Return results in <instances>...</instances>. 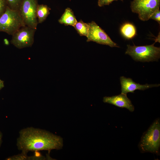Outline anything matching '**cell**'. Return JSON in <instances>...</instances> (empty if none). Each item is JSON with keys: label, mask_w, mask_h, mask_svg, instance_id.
I'll use <instances>...</instances> for the list:
<instances>
[{"label": "cell", "mask_w": 160, "mask_h": 160, "mask_svg": "<svg viewBox=\"0 0 160 160\" xmlns=\"http://www.w3.org/2000/svg\"><path fill=\"white\" fill-rule=\"evenodd\" d=\"M17 145L23 152L59 150L63 146V138L48 131L33 127L21 130Z\"/></svg>", "instance_id": "cell-1"}, {"label": "cell", "mask_w": 160, "mask_h": 160, "mask_svg": "<svg viewBox=\"0 0 160 160\" xmlns=\"http://www.w3.org/2000/svg\"><path fill=\"white\" fill-rule=\"evenodd\" d=\"M138 147L141 153L150 152L159 154L160 121L157 119L143 133Z\"/></svg>", "instance_id": "cell-2"}, {"label": "cell", "mask_w": 160, "mask_h": 160, "mask_svg": "<svg viewBox=\"0 0 160 160\" xmlns=\"http://www.w3.org/2000/svg\"><path fill=\"white\" fill-rule=\"evenodd\" d=\"M142 46L127 45L126 54L131 56L136 61L150 62L157 61L160 57V48L154 44Z\"/></svg>", "instance_id": "cell-3"}, {"label": "cell", "mask_w": 160, "mask_h": 160, "mask_svg": "<svg viewBox=\"0 0 160 160\" xmlns=\"http://www.w3.org/2000/svg\"><path fill=\"white\" fill-rule=\"evenodd\" d=\"M25 25L19 11L12 9L8 6L5 11L0 17V32L12 36Z\"/></svg>", "instance_id": "cell-4"}, {"label": "cell", "mask_w": 160, "mask_h": 160, "mask_svg": "<svg viewBox=\"0 0 160 160\" xmlns=\"http://www.w3.org/2000/svg\"><path fill=\"white\" fill-rule=\"evenodd\" d=\"M160 5V0H133L130 8L132 12L138 14L140 19L145 21L159 9Z\"/></svg>", "instance_id": "cell-5"}, {"label": "cell", "mask_w": 160, "mask_h": 160, "mask_svg": "<svg viewBox=\"0 0 160 160\" xmlns=\"http://www.w3.org/2000/svg\"><path fill=\"white\" fill-rule=\"evenodd\" d=\"M37 0H22L19 12L25 25L37 29Z\"/></svg>", "instance_id": "cell-6"}, {"label": "cell", "mask_w": 160, "mask_h": 160, "mask_svg": "<svg viewBox=\"0 0 160 160\" xmlns=\"http://www.w3.org/2000/svg\"><path fill=\"white\" fill-rule=\"evenodd\" d=\"M36 30L26 25L21 27L12 35L11 43L19 49L31 47Z\"/></svg>", "instance_id": "cell-7"}, {"label": "cell", "mask_w": 160, "mask_h": 160, "mask_svg": "<svg viewBox=\"0 0 160 160\" xmlns=\"http://www.w3.org/2000/svg\"><path fill=\"white\" fill-rule=\"evenodd\" d=\"M88 24L87 42L92 41L100 44L108 45L111 47H119L95 22L92 21Z\"/></svg>", "instance_id": "cell-8"}, {"label": "cell", "mask_w": 160, "mask_h": 160, "mask_svg": "<svg viewBox=\"0 0 160 160\" xmlns=\"http://www.w3.org/2000/svg\"><path fill=\"white\" fill-rule=\"evenodd\" d=\"M121 86V93L127 95L129 92L134 93L136 90H144L149 88L158 87L160 84L142 85L134 81L130 78H127L124 76L120 77Z\"/></svg>", "instance_id": "cell-9"}, {"label": "cell", "mask_w": 160, "mask_h": 160, "mask_svg": "<svg viewBox=\"0 0 160 160\" xmlns=\"http://www.w3.org/2000/svg\"><path fill=\"white\" fill-rule=\"evenodd\" d=\"M103 102L114 105L121 108H125L130 111L132 112L135 107L130 100L127 97V95L121 93L118 95L111 97H104Z\"/></svg>", "instance_id": "cell-10"}, {"label": "cell", "mask_w": 160, "mask_h": 160, "mask_svg": "<svg viewBox=\"0 0 160 160\" xmlns=\"http://www.w3.org/2000/svg\"><path fill=\"white\" fill-rule=\"evenodd\" d=\"M77 22L73 12L69 8L65 9L64 13L58 20V22L61 24H63L65 25H70L73 26Z\"/></svg>", "instance_id": "cell-11"}, {"label": "cell", "mask_w": 160, "mask_h": 160, "mask_svg": "<svg viewBox=\"0 0 160 160\" xmlns=\"http://www.w3.org/2000/svg\"><path fill=\"white\" fill-rule=\"evenodd\" d=\"M120 32L126 39H130L135 37L136 34L135 26L132 23L127 22L124 23L120 29Z\"/></svg>", "instance_id": "cell-12"}, {"label": "cell", "mask_w": 160, "mask_h": 160, "mask_svg": "<svg viewBox=\"0 0 160 160\" xmlns=\"http://www.w3.org/2000/svg\"><path fill=\"white\" fill-rule=\"evenodd\" d=\"M50 9L46 5L38 4L36 10L38 23H42L45 20L50 14Z\"/></svg>", "instance_id": "cell-13"}, {"label": "cell", "mask_w": 160, "mask_h": 160, "mask_svg": "<svg viewBox=\"0 0 160 160\" xmlns=\"http://www.w3.org/2000/svg\"><path fill=\"white\" fill-rule=\"evenodd\" d=\"M73 27L80 36H85L87 37L88 31V23H84L81 20L77 22Z\"/></svg>", "instance_id": "cell-14"}, {"label": "cell", "mask_w": 160, "mask_h": 160, "mask_svg": "<svg viewBox=\"0 0 160 160\" xmlns=\"http://www.w3.org/2000/svg\"><path fill=\"white\" fill-rule=\"evenodd\" d=\"M22 0H6L7 6L10 9L19 11Z\"/></svg>", "instance_id": "cell-15"}, {"label": "cell", "mask_w": 160, "mask_h": 160, "mask_svg": "<svg viewBox=\"0 0 160 160\" xmlns=\"http://www.w3.org/2000/svg\"><path fill=\"white\" fill-rule=\"evenodd\" d=\"M7 6L6 0H0V17L5 11Z\"/></svg>", "instance_id": "cell-16"}, {"label": "cell", "mask_w": 160, "mask_h": 160, "mask_svg": "<svg viewBox=\"0 0 160 160\" xmlns=\"http://www.w3.org/2000/svg\"><path fill=\"white\" fill-rule=\"evenodd\" d=\"M150 19L156 21L160 24V10L159 9L156 11L150 17Z\"/></svg>", "instance_id": "cell-17"}, {"label": "cell", "mask_w": 160, "mask_h": 160, "mask_svg": "<svg viewBox=\"0 0 160 160\" xmlns=\"http://www.w3.org/2000/svg\"><path fill=\"white\" fill-rule=\"evenodd\" d=\"M118 0H98V5L99 6L102 7L105 5H109L114 1ZM123 1V0H120Z\"/></svg>", "instance_id": "cell-18"}, {"label": "cell", "mask_w": 160, "mask_h": 160, "mask_svg": "<svg viewBox=\"0 0 160 160\" xmlns=\"http://www.w3.org/2000/svg\"><path fill=\"white\" fill-rule=\"evenodd\" d=\"M4 87V81L0 79V90Z\"/></svg>", "instance_id": "cell-19"}, {"label": "cell", "mask_w": 160, "mask_h": 160, "mask_svg": "<svg viewBox=\"0 0 160 160\" xmlns=\"http://www.w3.org/2000/svg\"><path fill=\"white\" fill-rule=\"evenodd\" d=\"M4 42L5 45H8L9 44V42L8 40L7 39H4Z\"/></svg>", "instance_id": "cell-20"}, {"label": "cell", "mask_w": 160, "mask_h": 160, "mask_svg": "<svg viewBox=\"0 0 160 160\" xmlns=\"http://www.w3.org/2000/svg\"><path fill=\"white\" fill-rule=\"evenodd\" d=\"M2 134L1 132L0 131V147L1 145L2 140Z\"/></svg>", "instance_id": "cell-21"}]
</instances>
